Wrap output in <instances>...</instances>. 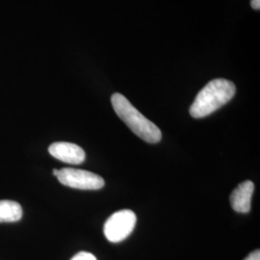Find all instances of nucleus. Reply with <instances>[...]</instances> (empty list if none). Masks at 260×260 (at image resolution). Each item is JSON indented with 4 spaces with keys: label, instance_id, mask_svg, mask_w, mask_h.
Wrapping results in <instances>:
<instances>
[{
    "label": "nucleus",
    "instance_id": "1",
    "mask_svg": "<svg viewBox=\"0 0 260 260\" xmlns=\"http://www.w3.org/2000/svg\"><path fill=\"white\" fill-rule=\"evenodd\" d=\"M235 92L236 88L232 81L223 78L214 79L197 94L190 107V115L195 119L205 118L229 103Z\"/></svg>",
    "mask_w": 260,
    "mask_h": 260
},
{
    "label": "nucleus",
    "instance_id": "2",
    "mask_svg": "<svg viewBox=\"0 0 260 260\" xmlns=\"http://www.w3.org/2000/svg\"><path fill=\"white\" fill-rule=\"evenodd\" d=\"M111 103L114 110L121 121L141 139L150 144H155L161 140L162 133L157 125L141 114L124 95L114 93Z\"/></svg>",
    "mask_w": 260,
    "mask_h": 260
},
{
    "label": "nucleus",
    "instance_id": "3",
    "mask_svg": "<svg viewBox=\"0 0 260 260\" xmlns=\"http://www.w3.org/2000/svg\"><path fill=\"white\" fill-rule=\"evenodd\" d=\"M136 215L129 209H122L109 217L104 224V235L108 241L118 243L127 238L136 224Z\"/></svg>",
    "mask_w": 260,
    "mask_h": 260
},
{
    "label": "nucleus",
    "instance_id": "4",
    "mask_svg": "<svg viewBox=\"0 0 260 260\" xmlns=\"http://www.w3.org/2000/svg\"><path fill=\"white\" fill-rule=\"evenodd\" d=\"M56 177L63 185L80 190H99L105 184L103 177L93 173L71 168L59 170Z\"/></svg>",
    "mask_w": 260,
    "mask_h": 260
},
{
    "label": "nucleus",
    "instance_id": "5",
    "mask_svg": "<svg viewBox=\"0 0 260 260\" xmlns=\"http://www.w3.org/2000/svg\"><path fill=\"white\" fill-rule=\"evenodd\" d=\"M48 151L53 157L68 164L78 165L81 164L86 158L82 148L68 142L53 143L49 146Z\"/></svg>",
    "mask_w": 260,
    "mask_h": 260
},
{
    "label": "nucleus",
    "instance_id": "6",
    "mask_svg": "<svg viewBox=\"0 0 260 260\" xmlns=\"http://www.w3.org/2000/svg\"><path fill=\"white\" fill-rule=\"evenodd\" d=\"M254 184L251 180L244 181L233 191L231 195V205L233 210L239 213H248L251 210V197Z\"/></svg>",
    "mask_w": 260,
    "mask_h": 260
},
{
    "label": "nucleus",
    "instance_id": "7",
    "mask_svg": "<svg viewBox=\"0 0 260 260\" xmlns=\"http://www.w3.org/2000/svg\"><path fill=\"white\" fill-rule=\"evenodd\" d=\"M22 217V208L17 202L0 201V223L18 222Z\"/></svg>",
    "mask_w": 260,
    "mask_h": 260
},
{
    "label": "nucleus",
    "instance_id": "8",
    "mask_svg": "<svg viewBox=\"0 0 260 260\" xmlns=\"http://www.w3.org/2000/svg\"><path fill=\"white\" fill-rule=\"evenodd\" d=\"M71 260H96L95 256L87 251H81L75 254V256Z\"/></svg>",
    "mask_w": 260,
    "mask_h": 260
},
{
    "label": "nucleus",
    "instance_id": "9",
    "mask_svg": "<svg viewBox=\"0 0 260 260\" xmlns=\"http://www.w3.org/2000/svg\"><path fill=\"white\" fill-rule=\"evenodd\" d=\"M245 260H260L259 250L251 252V254H250V255H248Z\"/></svg>",
    "mask_w": 260,
    "mask_h": 260
},
{
    "label": "nucleus",
    "instance_id": "10",
    "mask_svg": "<svg viewBox=\"0 0 260 260\" xmlns=\"http://www.w3.org/2000/svg\"><path fill=\"white\" fill-rule=\"evenodd\" d=\"M251 8L254 10L260 9V0H251Z\"/></svg>",
    "mask_w": 260,
    "mask_h": 260
},
{
    "label": "nucleus",
    "instance_id": "11",
    "mask_svg": "<svg viewBox=\"0 0 260 260\" xmlns=\"http://www.w3.org/2000/svg\"><path fill=\"white\" fill-rule=\"evenodd\" d=\"M58 171H59V170H56V169L53 170V175H54L55 177H57V175H58Z\"/></svg>",
    "mask_w": 260,
    "mask_h": 260
}]
</instances>
